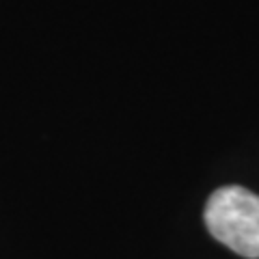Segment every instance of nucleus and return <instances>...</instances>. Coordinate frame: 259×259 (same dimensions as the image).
I'll list each match as a JSON object with an SVG mask.
<instances>
[{"label":"nucleus","instance_id":"nucleus-1","mask_svg":"<svg viewBox=\"0 0 259 259\" xmlns=\"http://www.w3.org/2000/svg\"><path fill=\"white\" fill-rule=\"evenodd\" d=\"M209 233L233 253L259 259V197L242 186L218 188L205 205Z\"/></svg>","mask_w":259,"mask_h":259}]
</instances>
